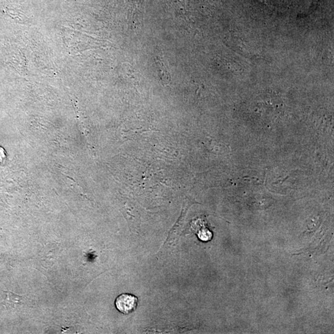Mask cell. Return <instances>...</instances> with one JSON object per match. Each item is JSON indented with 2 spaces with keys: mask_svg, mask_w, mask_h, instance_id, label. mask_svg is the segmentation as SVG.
I'll return each instance as SVG.
<instances>
[{
  "mask_svg": "<svg viewBox=\"0 0 334 334\" xmlns=\"http://www.w3.org/2000/svg\"><path fill=\"white\" fill-rule=\"evenodd\" d=\"M138 299L136 296L129 294H122L115 300V304L120 312L128 314L133 312L138 306Z\"/></svg>",
  "mask_w": 334,
  "mask_h": 334,
  "instance_id": "obj_1",
  "label": "cell"
},
{
  "mask_svg": "<svg viewBox=\"0 0 334 334\" xmlns=\"http://www.w3.org/2000/svg\"><path fill=\"white\" fill-rule=\"evenodd\" d=\"M156 65L158 67V73H159L160 78L162 79V81L163 83H167V81H169L170 78V76L167 69L165 68L164 65H163V62L157 60L155 61Z\"/></svg>",
  "mask_w": 334,
  "mask_h": 334,
  "instance_id": "obj_2",
  "label": "cell"
},
{
  "mask_svg": "<svg viewBox=\"0 0 334 334\" xmlns=\"http://www.w3.org/2000/svg\"><path fill=\"white\" fill-rule=\"evenodd\" d=\"M7 155L5 150L0 146V165H3L6 162Z\"/></svg>",
  "mask_w": 334,
  "mask_h": 334,
  "instance_id": "obj_3",
  "label": "cell"
}]
</instances>
